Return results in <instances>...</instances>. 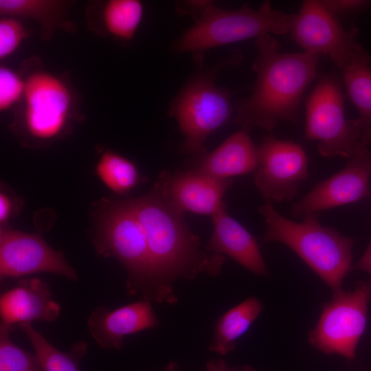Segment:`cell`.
I'll return each instance as SVG.
<instances>
[{
    "mask_svg": "<svg viewBox=\"0 0 371 371\" xmlns=\"http://www.w3.org/2000/svg\"><path fill=\"white\" fill-rule=\"evenodd\" d=\"M131 199L146 237L155 302H177L174 282L179 278L192 280L201 273H221L225 256L201 249L200 238L190 229L185 214L175 208L155 186Z\"/></svg>",
    "mask_w": 371,
    "mask_h": 371,
    "instance_id": "1",
    "label": "cell"
},
{
    "mask_svg": "<svg viewBox=\"0 0 371 371\" xmlns=\"http://www.w3.org/2000/svg\"><path fill=\"white\" fill-rule=\"evenodd\" d=\"M256 83L250 96L236 104L233 122L247 131L254 127L271 131L279 120L296 122L302 95L315 78L319 56L282 53L271 34L256 38Z\"/></svg>",
    "mask_w": 371,
    "mask_h": 371,
    "instance_id": "2",
    "label": "cell"
},
{
    "mask_svg": "<svg viewBox=\"0 0 371 371\" xmlns=\"http://www.w3.org/2000/svg\"><path fill=\"white\" fill-rule=\"evenodd\" d=\"M267 230L264 242L278 241L292 249L334 293L352 270L353 239L320 225L318 213L304 216L302 223L289 220L276 212L267 200L258 210Z\"/></svg>",
    "mask_w": 371,
    "mask_h": 371,
    "instance_id": "3",
    "label": "cell"
},
{
    "mask_svg": "<svg viewBox=\"0 0 371 371\" xmlns=\"http://www.w3.org/2000/svg\"><path fill=\"white\" fill-rule=\"evenodd\" d=\"M293 15L273 8L269 1L257 9L245 4L236 10L222 9L212 2L175 42L173 52L192 54L194 60L201 63L212 48L289 32Z\"/></svg>",
    "mask_w": 371,
    "mask_h": 371,
    "instance_id": "4",
    "label": "cell"
},
{
    "mask_svg": "<svg viewBox=\"0 0 371 371\" xmlns=\"http://www.w3.org/2000/svg\"><path fill=\"white\" fill-rule=\"evenodd\" d=\"M93 243L104 258L113 257L127 272L131 295L154 302L155 290L147 240L131 199H103L99 205Z\"/></svg>",
    "mask_w": 371,
    "mask_h": 371,
    "instance_id": "5",
    "label": "cell"
},
{
    "mask_svg": "<svg viewBox=\"0 0 371 371\" xmlns=\"http://www.w3.org/2000/svg\"><path fill=\"white\" fill-rule=\"evenodd\" d=\"M216 74L207 70L194 76L175 98L168 111L184 137L183 151L193 159L207 152V137L232 115V93L216 86Z\"/></svg>",
    "mask_w": 371,
    "mask_h": 371,
    "instance_id": "6",
    "label": "cell"
},
{
    "mask_svg": "<svg viewBox=\"0 0 371 371\" xmlns=\"http://www.w3.org/2000/svg\"><path fill=\"white\" fill-rule=\"evenodd\" d=\"M305 135L317 142L325 157L348 159L363 146L360 121L346 118L341 88L333 76L320 79L306 102Z\"/></svg>",
    "mask_w": 371,
    "mask_h": 371,
    "instance_id": "7",
    "label": "cell"
},
{
    "mask_svg": "<svg viewBox=\"0 0 371 371\" xmlns=\"http://www.w3.org/2000/svg\"><path fill=\"white\" fill-rule=\"evenodd\" d=\"M370 300L371 278L352 291L334 293L331 300L323 306L317 323L309 333L311 344L325 354L354 359L366 328Z\"/></svg>",
    "mask_w": 371,
    "mask_h": 371,
    "instance_id": "8",
    "label": "cell"
},
{
    "mask_svg": "<svg viewBox=\"0 0 371 371\" xmlns=\"http://www.w3.org/2000/svg\"><path fill=\"white\" fill-rule=\"evenodd\" d=\"M25 82L21 133L36 146L62 137L69 128L72 105L67 86L44 71L30 74Z\"/></svg>",
    "mask_w": 371,
    "mask_h": 371,
    "instance_id": "9",
    "label": "cell"
},
{
    "mask_svg": "<svg viewBox=\"0 0 371 371\" xmlns=\"http://www.w3.org/2000/svg\"><path fill=\"white\" fill-rule=\"evenodd\" d=\"M289 32L304 52L328 56L340 70L361 47L354 32L346 30L321 1H304L293 15Z\"/></svg>",
    "mask_w": 371,
    "mask_h": 371,
    "instance_id": "10",
    "label": "cell"
},
{
    "mask_svg": "<svg viewBox=\"0 0 371 371\" xmlns=\"http://www.w3.org/2000/svg\"><path fill=\"white\" fill-rule=\"evenodd\" d=\"M258 148V166L254 181L262 196L271 202L290 201L308 176V158L303 148L272 135Z\"/></svg>",
    "mask_w": 371,
    "mask_h": 371,
    "instance_id": "11",
    "label": "cell"
},
{
    "mask_svg": "<svg viewBox=\"0 0 371 371\" xmlns=\"http://www.w3.org/2000/svg\"><path fill=\"white\" fill-rule=\"evenodd\" d=\"M47 272L76 281L78 274L61 251L52 248L37 234L0 229V277L19 278Z\"/></svg>",
    "mask_w": 371,
    "mask_h": 371,
    "instance_id": "12",
    "label": "cell"
},
{
    "mask_svg": "<svg viewBox=\"0 0 371 371\" xmlns=\"http://www.w3.org/2000/svg\"><path fill=\"white\" fill-rule=\"evenodd\" d=\"M371 151L361 146L348 159L344 168L317 184L292 205L295 216H305L322 210L356 203L370 194Z\"/></svg>",
    "mask_w": 371,
    "mask_h": 371,
    "instance_id": "13",
    "label": "cell"
},
{
    "mask_svg": "<svg viewBox=\"0 0 371 371\" xmlns=\"http://www.w3.org/2000/svg\"><path fill=\"white\" fill-rule=\"evenodd\" d=\"M232 183L231 179H216L188 170L173 173L164 170L154 186L179 211L212 216Z\"/></svg>",
    "mask_w": 371,
    "mask_h": 371,
    "instance_id": "14",
    "label": "cell"
},
{
    "mask_svg": "<svg viewBox=\"0 0 371 371\" xmlns=\"http://www.w3.org/2000/svg\"><path fill=\"white\" fill-rule=\"evenodd\" d=\"M158 324L151 302L144 299L113 311L98 306L87 319L91 337L99 347L105 350H120L124 337Z\"/></svg>",
    "mask_w": 371,
    "mask_h": 371,
    "instance_id": "15",
    "label": "cell"
},
{
    "mask_svg": "<svg viewBox=\"0 0 371 371\" xmlns=\"http://www.w3.org/2000/svg\"><path fill=\"white\" fill-rule=\"evenodd\" d=\"M60 312L49 285L38 278H21L0 297L1 324L10 328L35 320L54 322Z\"/></svg>",
    "mask_w": 371,
    "mask_h": 371,
    "instance_id": "16",
    "label": "cell"
},
{
    "mask_svg": "<svg viewBox=\"0 0 371 371\" xmlns=\"http://www.w3.org/2000/svg\"><path fill=\"white\" fill-rule=\"evenodd\" d=\"M214 230L205 249L225 254L256 275L269 273L254 236L228 214L223 202L212 215Z\"/></svg>",
    "mask_w": 371,
    "mask_h": 371,
    "instance_id": "17",
    "label": "cell"
},
{
    "mask_svg": "<svg viewBox=\"0 0 371 371\" xmlns=\"http://www.w3.org/2000/svg\"><path fill=\"white\" fill-rule=\"evenodd\" d=\"M193 159L190 170L216 179H230L255 172L258 166V148L248 131L241 129L213 151H207Z\"/></svg>",
    "mask_w": 371,
    "mask_h": 371,
    "instance_id": "18",
    "label": "cell"
},
{
    "mask_svg": "<svg viewBox=\"0 0 371 371\" xmlns=\"http://www.w3.org/2000/svg\"><path fill=\"white\" fill-rule=\"evenodd\" d=\"M348 94L359 113L361 144H371V56L361 47L341 70Z\"/></svg>",
    "mask_w": 371,
    "mask_h": 371,
    "instance_id": "19",
    "label": "cell"
},
{
    "mask_svg": "<svg viewBox=\"0 0 371 371\" xmlns=\"http://www.w3.org/2000/svg\"><path fill=\"white\" fill-rule=\"evenodd\" d=\"M262 308L261 302L251 297L226 311L215 324L209 350L221 355L233 351L238 339L247 331Z\"/></svg>",
    "mask_w": 371,
    "mask_h": 371,
    "instance_id": "20",
    "label": "cell"
},
{
    "mask_svg": "<svg viewBox=\"0 0 371 371\" xmlns=\"http://www.w3.org/2000/svg\"><path fill=\"white\" fill-rule=\"evenodd\" d=\"M18 326L32 344L43 371H80V362L88 350L85 341H78L69 352H64L50 344L31 323Z\"/></svg>",
    "mask_w": 371,
    "mask_h": 371,
    "instance_id": "21",
    "label": "cell"
},
{
    "mask_svg": "<svg viewBox=\"0 0 371 371\" xmlns=\"http://www.w3.org/2000/svg\"><path fill=\"white\" fill-rule=\"evenodd\" d=\"M95 173L104 186L119 194L128 193L142 181L133 162L109 150L104 151L100 157Z\"/></svg>",
    "mask_w": 371,
    "mask_h": 371,
    "instance_id": "22",
    "label": "cell"
},
{
    "mask_svg": "<svg viewBox=\"0 0 371 371\" xmlns=\"http://www.w3.org/2000/svg\"><path fill=\"white\" fill-rule=\"evenodd\" d=\"M143 16V6L137 0H111L103 10L104 24L113 36L124 41L134 36Z\"/></svg>",
    "mask_w": 371,
    "mask_h": 371,
    "instance_id": "23",
    "label": "cell"
},
{
    "mask_svg": "<svg viewBox=\"0 0 371 371\" xmlns=\"http://www.w3.org/2000/svg\"><path fill=\"white\" fill-rule=\"evenodd\" d=\"M11 328L0 324V371H43L36 354L22 349L11 340Z\"/></svg>",
    "mask_w": 371,
    "mask_h": 371,
    "instance_id": "24",
    "label": "cell"
},
{
    "mask_svg": "<svg viewBox=\"0 0 371 371\" xmlns=\"http://www.w3.org/2000/svg\"><path fill=\"white\" fill-rule=\"evenodd\" d=\"M58 3L38 0H1L0 13L4 16H27L34 18L41 25L50 27L59 21Z\"/></svg>",
    "mask_w": 371,
    "mask_h": 371,
    "instance_id": "25",
    "label": "cell"
},
{
    "mask_svg": "<svg viewBox=\"0 0 371 371\" xmlns=\"http://www.w3.org/2000/svg\"><path fill=\"white\" fill-rule=\"evenodd\" d=\"M25 82L13 70L0 69V110H8L23 97Z\"/></svg>",
    "mask_w": 371,
    "mask_h": 371,
    "instance_id": "26",
    "label": "cell"
},
{
    "mask_svg": "<svg viewBox=\"0 0 371 371\" xmlns=\"http://www.w3.org/2000/svg\"><path fill=\"white\" fill-rule=\"evenodd\" d=\"M27 36L23 23L12 16L0 20V58L11 55Z\"/></svg>",
    "mask_w": 371,
    "mask_h": 371,
    "instance_id": "27",
    "label": "cell"
},
{
    "mask_svg": "<svg viewBox=\"0 0 371 371\" xmlns=\"http://www.w3.org/2000/svg\"><path fill=\"white\" fill-rule=\"evenodd\" d=\"M322 4L334 14L358 12L371 8V2L368 1H321Z\"/></svg>",
    "mask_w": 371,
    "mask_h": 371,
    "instance_id": "28",
    "label": "cell"
},
{
    "mask_svg": "<svg viewBox=\"0 0 371 371\" xmlns=\"http://www.w3.org/2000/svg\"><path fill=\"white\" fill-rule=\"evenodd\" d=\"M14 199L5 191L1 190L0 193V223L4 224L13 216L18 205L14 203Z\"/></svg>",
    "mask_w": 371,
    "mask_h": 371,
    "instance_id": "29",
    "label": "cell"
},
{
    "mask_svg": "<svg viewBox=\"0 0 371 371\" xmlns=\"http://www.w3.org/2000/svg\"><path fill=\"white\" fill-rule=\"evenodd\" d=\"M212 3L209 1H186L180 2L177 5L179 14H201L203 10ZM197 18V19H198Z\"/></svg>",
    "mask_w": 371,
    "mask_h": 371,
    "instance_id": "30",
    "label": "cell"
},
{
    "mask_svg": "<svg viewBox=\"0 0 371 371\" xmlns=\"http://www.w3.org/2000/svg\"><path fill=\"white\" fill-rule=\"evenodd\" d=\"M205 371H258L248 365L239 367H230L222 359H211L206 363Z\"/></svg>",
    "mask_w": 371,
    "mask_h": 371,
    "instance_id": "31",
    "label": "cell"
},
{
    "mask_svg": "<svg viewBox=\"0 0 371 371\" xmlns=\"http://www.w3.org/2000/svg\"><path fill=\"white\" fill-rule=\"evenodd\" d=\"M352 269L363 270L371 276V239L363 256Z\"/></svg>",
    "mask_w": 371,
    "mask_h": 371,
    "instance_id": "32",
    "label": "cell"
},
{
    "mask_svg": "<svg viewBox=\"0 0 371 371\" xmlns=\"http://www.w3.org/2000/svg\"><path fill=\"white\" fill-rule=\"evenodd\" d=\"M163 371H179L178 364L175 362H171Z\"/></svg>",
    "mask_w": 371,
    "mask_h": 371,
    "instance_id": "33",
    "label": "cell"
}]
</instances>
